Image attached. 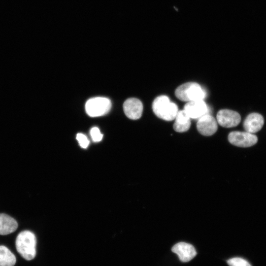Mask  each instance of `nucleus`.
Wrapping results in <instances>:
<instances>
[{"label": "nucleus", "instance_id": "f3484780", "mask_svg": "<svg viewBox=\"0 0 266 266\" xmlns=\"http://www.w3.org/2000/svg\"><path fill=\"white\" fill-rule=\"evenodd\" d=\"M76 139L81 147L84 148H86L88 147L89 141L85 135L81 133H77Z\"/></svg>", "mask_w": 266, "mask_h": 266}, {"label": "nucleus", "instance_id": "9d476101", "mask_svg": "<svg viewBox=\"0 0 266 266\" xmlns=\"http://www.w3.org/2000/svg\"><path fill=\"white\" fill-rule=\"evenodd\" d=\"M171 250L178 255L179 260L182 262L190 261L197 255V252L192 245L183 242L175 244Z\"/></svg>", "mask_w": 266, "mask_h": 266}, {"label": "nucleus", "instance_id": "f8f14e48", "mask_svg": "<svg viewBox=\"0 0 266 266\" xmlns=\"http://www.w3.org/2000/svg\"><path fill=\"white\" fill-rule=\"evenodd\" d=\"M18 226L17 221L9 215L0 213V234L7 235L14 232Z\"/></svg>", "mask_w": 266, "mask_h": 266}, {"label": "nucleus", "instance_id": "1a4fd4ad", "mask_svg": "<svg viewBox=\"0 0 266 266\" xmlns=\"http://www.w3.org/2000/svg\"><path fill=\"white\" fill-rule=\"evenodd\" d=\"M125 115L130 119L136 120L140 118L143 111L141 101L136 98L127 99L123 104Z\"/></svg>", "mask_w": 266, "mask_h": 266}, {"label": "nucleus", "instance_id": "39448f33", "mask_svg": "<svg viewBox=\"0 0 266 266\" xmlns=\"http://www.w3.org/2000/svg\"><path fill=\"white\" fill-rule=\"evenodd\" d=\"M228 140L233 145L248 147L255 145L257 142L258 138L255 134L246 131H234L229 134Z\"/></svg>", "mask_w": 266, "mask_h": 266}, {"label": "nucleus", "instance_id": "423d86ee", "mask_svg": "<svg viewBox=\"0 0 266 266\" xmlns=\"http://www.w3.org/2000/svg\"><path fill=\"white\" fill-rule=\"evenodd\" d=\"M217 123L222 127L232 128L239 124L241 120L240 114L233 110L221 109L217 114Z\"/></svg>", "mask_w": 266, "mask_h": 266}, {"label": "nucleus", "instance_id": "ddd939ff", "mask_svg": "<svg viewBox=\"0 0 266 266\" xmlns=\"http://www.w3.org/2000/svg\"><path fill=\"white\" fill-rule=\"evenodd\" d=\"M190 119L184 110L178 111L173 127L175 131L178 133L187 131L191 126Z\"/></svg>", "mask_w": 266, "mask_h": 266}, {"label": "nucleus", "instance_id": "0eeeda50", "mask_svg": "<svg viewBox=\"0 0 266 266\" xmlns=\"http://www.w3.org/2000/svg\"><path fill=\"white\" fill-rule=\"evenodd\" d=\"M197 128L201 134L210 136L217 131V122L212 116L207 113L198 119Z\"/></svg>", "mask_w": 266, "mask_h": 266}, {"label": "nucleus", "instance_id": "dca6fc26", "mask_svg": "<svg viewBox=\"0 0 266 266\" xmlns=\"http://www.w3.org/2000/svg\"><path fill=\"white\" fill-rule=\"evenodd\" d=\"M90 134L93 140L95 142L100 141L102 139L103 136L102 134L97 127H94L91 129Z\"/></svg>", "mask_w": 266, "mask_h": 266}, {"label": "nucleus", "instance_id": "7ed1b4c3", "mask_svg": "<svg viewBox=\"0 0 266 266\" xmlns=\"http://www.w3.org/2000/svg\"><path fill=\"white\" fill-rule=\"evenodd\" d=\"M175 96L183 101L203 100L206 93L201 86L196 82H187L178 87L175 91Z\"/></svg>", "mask_w": 266, "mask_h": 266}, {"label": "nucleus", "instance_id": "9b49d317", "mask_svg": "<svg viewBox=\"0 0 266 266\" xmlns=\"http://www.w3.org/2000/svg\"><path fill=\"white\" fill-rule=\"evenodd\" d=\"M264 124V119L262 115L257 113L249 114L243 122V128L246 132L254 133L259 131Z\"/></svg>", "mask_w": 266, "mask_h": 266}, {"label": "nucleus", "instance_id": "4468645a", "mask_svg": "<svg viewBox=\"0 0 266 266\" xmlns=\"http://www.w3.org/2000/svg\"><path fill=\"white\" fill-rule=\"evenodd\" d=\"M16 262L14 254L6 246L0 245V266H14Z\"/></svg>", "mask_w": 266, "mask_h": 266}, {"label": "nucleus", "instance_id": "20e7f679", "mask_svg": "<svg viewBox=\"0 0 266 266\" xmlns=\"http://www.w3.org/2000/svg\"><path fill=\"white\" fill-rule=\"evenodd\" d=\"M111 107V101L104 97L91 98L88 100L85 104L86 113L92 117L101 116L107 114Z\"/></svg>", "mask_w": 266, "mask_h": 266}, {"label": "nucleus", "instance_id": "6e6552de", "mask_svg": "<svg viewBox=\"0 0 266 266\" xmlns=\"http://www.w3.org/2000/svg\"><path fill=\"white\" fill-rule=\"evenodd\" d=\"M183 110L190 118L198 119L207 113L208 107L203 100H197L187 102Z\"/></svg>", "mask_w": 266, "mask_h": 266}, {"label": "nucleus", "instance_id": "f03ea898", "mask_svg": "<svg viewBox=\"0 0 266 266\" xmlns=\"http://www.w3.org/2000/svg\"><path fill=\"white\" fill-rule=\"evenodd\" d=\"M152 109L158 117L167 121L174 120L178 111L177 105L164 95L159 96L154 100Z\"/></svg>", "mask_w": 266, "mask_h": 266}, {"label": "nucleus", "instance_id": "2eb2a0df", "mask_svg": "<svg viewBox=\"0 0 266 266\" xmlns=\"http://www.w3.org/2000/svg\"><path fill=\"white\" fill-rule=\"evenodd\" d=\"M227 263L230 266H251L247 261L238 257L229 259Z\"/></svg>", "mask_w": 266, "mask_h": 266}, {"label": "nucleus", "instance_id": "f257e3e1", "mask_svg": "<svg viewBox=\"0 0 266 266\" xmlns=\"http://www.w3.org/2000/svg\"><path fill=\"white\" fill-rule=\"evenodd\" d=\"M36 239L35 234L28 230L20 232L15 240L18 253L26 260L30 261L36 255Z\"/></svg>", "mask_w": 266, "mask_h": 266}]
</instances>
